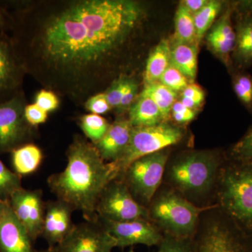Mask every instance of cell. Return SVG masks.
I'll return each mask as SVG.
<instances>
[{"mask_svg":"<svg viewBox=\"0 0 252 252\" xmlns=\"http://www.w3.org/2000/svg\"><path fill=\"white\" fill-rule=\"evenodd\" d=\"M34 103L43 110L49 113L58 109L60 100L57 94L53 91L43 89L36 94Z\"/></svg>","mask_w":252,"mask_h":252,"instance_id":"34","label":"cell"},{"mask_svg":"<svg viewBox=\"0 0 252 252\" xmlns=\"http://www.w3.org/2000/svg\"><path fill=\"white\" fill-rule=\"evenodd\" d=\"M35 252H51L49 249H46V250H35Z\"/></svg>","mask_w":252,"mask_h":252,"instance_id":"43","label":"cell"},{"mask_svg":"<svg viewBox=\"0 0 252 252\" xmlns=\"http://www.w3.org/2000/svg\"><path fill=\"white\" fill-rule=\"evenodd\" d=\"M140 94L152 99L161 112L164 122H167L171 114L172 106L177 99V93L157 81L144 86Z\"/></svg>","mask_w":252,"mask_h":252,"instance_id":"23","label":"cell"},{"mask_svg":"<svg viewBox=\"0 0 252 252\" xmlns=\"http://www.w3.org/2000/svg\"><path fill=\"white\" fill-rule=\"evenodd\" d=\"M26 74L11 37L0 32V103L21 91Z\"/></svg>","mask_w":252,"mask_h":252,"instance_id":"14","label":"cell"},{"mask_svg":"<svg viewBox=\"0 0 252 252\" xmlns=\"http://www.w3.org/2000/svg\"><path fill=\"white\" fill-rule=\"evenodd\" d=\"M128 120L133 127L157 125L164 122L161 112L152 99L140 94L128 110Z\"/></svg>","mask_w":252,"mask_h":252,"instance_id":"22","label":"cell"},{"mask_svg":"<svg viewBox=\"0 0 252 252\" xmlns=\"http://www.w3.org/2000/svg\"><path fill=\"white\" fill-rule=\"evenodd\" d=\"M182 97L192 99L200 105L205 99V94L200 86L191 83L182 91Z\"/></svg>","mask_w":252,"mask_h":252,"instance_id":"39","label":"cell"},{"mask_svg":"<svg viewBox=\"0 0 252 252\" xmlns=\"http://www.w3.org/2000/svg\"><path fill=\"white\" fill-rule=\"evenodd\" d=\"M226 155L220 150L184 151L167 160L162 185L200 207L215 206L220 170Z\"/></svg>","mask_w":252,"mask_h":252,"instance_id":"3","label":"cell"},{"mask_svg":"<svg viewBox=\"0 0 252 252\" xmlns=\"http://www.w3.org/2000/svg\"><path fill=\"white\" fill-rule=\"evenodd\" d=\"M170 64V43L162 39L152 49L147 59L144 73V86L159 81Z\"/></svg>","mask_w":252,"mask_h":252,"instance_id":"20","label":"cell"},{"mask_svg":"<svg viewBox=\"0 0 252 252\" xmlns=\"http://www.w3.org/2000/svg\"><path fill=\"white\" fill-rule=\"evenodd\" d=\"M175 24L174 40L187 44H198L193 14L181 3L176 12Z\"/></svg>","mask_w":252,"mask_h":252,"instance_id":"24","label":"cell"},{"mask_svg":"<svg viewBox=\"0 0 252 252\" xmlns=\"http://www.w3.org/2000/svg\"><path fill=\"white\" fill-rule=\"evenodd\" d=\"M10 206L31 237L35 243L42 233L46 202L40 189L21 188L11 195Z\"/></svg>","mask_w":252,"mask_h":252,"instance_id":"13","label":"cell"},{"mask_svg":"<svg viewBox=\"0 0 252 252\" xmlns=\"http://www.w3.org/2000/svg\"><path fill=\"white\" fill-rule=\"evenodd\" d=\"M159 82L176 93L183 91L189 84L188 79L172 64L162 74Z\"/></svg>","mask_w":252,"mask_h":252,"instance_id":"31","label":"cell"},{"mask_svg":"<svg viewBox=\"0 0 252 252\" xmlns=\"http://www.w3.org/2000/svg\"><path fill=\"white\" fill-rule=\"evenodd\" d=\"M171 148L141 157L130 163L118 179L124 182L135 200L147 207L161 187Z\"/></svg>","mask_w":252,"mask_h":252,"instance_id":"8","label":"cell"},{"mask_svg":"<svg viewBox=\"0 0 252 252\" xmlns=\"http://www.w3.org/2000/svg\"><path fill=\"white\" fill-rule=\"evenodd\" d=\"M6 4L9 36L26 74L78 104L112 84L113 63L130 44L144 14L140 3L131 0Z\"/></svg>","mask_w":252,"mask_h":252,"instance_id":"1","label":"cell"},{"mask_svg":"<svg viewBox=\"0 0 252 252\" xmlns=\"http://www.w3.org/2000/svg\"><path fill=\"white\" fill-rule=\"evenodd\" d=\"M22 187L21 176L9 170L0 160V200H9Z\"/></svg>","mask_w":252,"mask_h":252,"instance_id":"28","label":"cell"},{"mask_svg":"<svg viewBox=\"0 0 252 252\" xmlns=\"http://www.w3.org/2000/svg\"><path fill=\"white\" fill-rule=\"evenodd\" d=\"M11 28V20L2 6H0V32L6 33Z\"/></svg>","mask_w":252,"mask_h":252,"instance_id":"41","label":"cell"},{"mask_svg":"<svg viewBox=\"0 0 252 252\" xmlns=\"http://www.w3.org/2000/svg\"><path fill=\"white\" fill-rule=\"evenodd\" d=\"M233 89L240 100L252 107V79L247 74H239L233 81Z\"/></svg>","mask_w":252,"mask_h":252,"instance_id":"32","label":"cell"},{"mask_svg":"<svg viewBox=\"0 0 252 252\" xmlns=\"http://www.w3.org/2000/svg\"><path fill=\"white\" fill-rule=\"evenodd\" d=\"M139 86L137 81L134 78L129 77L127 79V84L124 96H123L121 103L118 107V112L123 113L126 109H130L131 106L133 104L137 98Z\"/></svg>","mask_w":252,"mask_h":252,"instance_id":"35","label":"cell"},{"mask_svg":"<svg viewBox=\"0 0 252 252\" xmlns=\"http://www.w3.org/2000/svg\"><path fill=\"white\" fill-rule=\"evenodd\" d=\"M117 242L98 220L74 225L69 234L51 252H112Z\"/></svg>","mask_w":252,"mask_h":252,"instance_id":"11","label":"cell"},{"mask_svg":"<svg viewBox=\"0 0 252 252\" xmlns=\"http://www.w3.org/2000/svg\"><path fill=\"white\" fill-rule=\"evenodd\" d=\"M193 238H178L164 235L157 252H195Z\"/></svg>","mask_w":252,"mask_h":252,"instance_id":"30","label":"cell"},{"mask_svg":"<svg viewBox=\"0 0 252 252\" xmlns=\"http://www.w3.org/2000/svg\"><path fill=\"white\" fill-rule=\"evenodd\" d=\"M48 113L35 103L27 104L25 107L24 115L29 125L35 127L44 124L48 119Z\"/></svg>","mask_w":252,"mask_h":252,"instance_id":"37","label":"cell"},{"mask_svg":"<svg viewBox=\"0 0 252 252\" xmlns=\"http://www.w3.org/2000/svg\"><path fill=\"white\" fill-rule=\"evenodd\" d=\"M171 116L176 125L181 126L193 121L195 113V111L185 107L180 101H176L172 107Z\"/></svg>","mask_w":252,"mask_h":252,"instance_id":"38","label":"cell"},{"mask_svg":"<svg viewBox=\"0 0 252 252\" xmlns=\"http://www.w3.org/2000/svg\"><path fill=\"white\" fill-rule=\"evenodd\" d=\"M170 64L193 83L198 69V44L174 40L170 44Z\"/></svg>","mask_w":252,"mask_h":252,"instance_id":"19","label":"cell"},{"mask_svg":"<svg viewBox=\"0 0 252 252\" xmlns=\"http://www.w3.org/2000/svg\"><path fill=\"white\" fill-rule=\"evenodd\" d=\"M207 0H186L181 2L191 14H195L206 6Z\"/></svg>","mask_w":252,"mask_h":252,"instance_id":"40","label":"cell"},{"mask_svg":"<svg viewBox=\"0 0 252 252\" xmlns=\"http://www.w3.org/2000/svg\"><path fill=\"white\" fill-rule=\"evenodd\" d=\"M222 5L223 4L220 1H209L205 7L196 14H193L198 44L216 19L217 15L222 9Z\"/></svg>","mask_w":252,"mask_h":252,"instance_id":"26","label":"cell"},{"mask_svg":"<svg viewBox=\"0 0 252 252\" xmlns=\"http://www.w3.org/2000/svg\"><path fill=\"white\" fill-rule=\"evenodd\" d=\"M84 106L91 114L97 115L106 114L111 109L104 92L94 94L88 99L84 103Z\"/></svg>","mask_w":252,"mask_h":252,"instance_id":"36","label":"cell"},{"mask_svg":"<svg viewBox=\"0 0 252 252\" xmlns=\"http://www.w3.org/2000/svg\"><path fill=\"white\" fill-rule=\"evenodd\" d=\"M235 32L233 61L238 67H249L252 64V16L239 14Z\"/></svg>","mask_w":252,"mask_h":252,"instance_id":"18","label":"cell"},{"mask_svg":"<svg viewBox=\"0 0 252 252\" xmlns=\"http://www.w3.org/2000/svg\"><path fill=\"white\" fill-rule=\"evenodd\" d=\"M195 252H252V234L217 205L203 212L194 235Z\"/></svg>","mask_w":252,"mask_h":252,"instance_id":"6","label":"cell"},{"mask_svg":"<svg viewBox=\"0 0 252 252\" xmlns=\"http://www.w3.org/2000/svg\"><path fill=\"white\" fill-rule=\"evenodd\" d=\"M63 171L50 175L47 185L56 198L82 213L86 220H97V205L104 189L117 178L92 142L80 135L73 137Z\"/></svg>","mask_w":252,"mask_h":252,"instance_id":"2","label":"cell"},{"mask_svg":"<svg viewBox=\"0 0 252 252\" xmlns=\"http://www.w3.org/2000/svg\"><path fill=\"white\" fill-rule=\"evenodd\" d=\"M111 124L107 119L97 114H89L83 116L79 120V126L86 138L95 144L102 140L107 133Z\"/></svg>","mask_w":252,"mask_h":252,"instance_id":"25","label":"cell"},{"mask_svg":"<svg viewBox=\"0 0 252 252\" xmlns=\"http://www.w3.org/2000/svg\"><path fill=\"white\" fill-rule=\"evenodd\" d=\"M132 128L128 119H119L111 124L102 140L94 144L104 161L113 162L120 158L130 142Z\"/></svg>","mask_w":252,"mask_h":252,"instance_id":"17","label":"cell"},{"mask_svg":"<svg viewBox=\"0 0 252 252\" xmlns=\"http://www.w3.org/2000/svg\"><path fill=\"white\" fill-rule=\"evenodd\" d=\"M99 218L122 222L149 219L147 207L140 205L123 181L114 179L104 189L97 205Z\"/></svg>","mask_w":252,"mask_h":252,"instance_id":"10","label":"cell"},{"mask_svg":"<svg viewBox=\"0 0 252 252\" xmlns=\"http://www.w3.org/2000/svg\"><path fill=\"white\" fill-rule=\"evenodd\" d=\"M26 100L22 91L0 103V154L8 153L31 143L34 127L24 115Z\"/></svg>","mask_w":252,"mask_h":252,"instance_id":"9","label":"cell"},{"mask_svg":"<svg viewBox=\"0 0 252 252\" xmlns=\"http://www.w3.org/2000/svg\"><path fill=\"white\" fill-rule=\"evenodd\" d=\"M34 243L9 200H0V252H35Z\"/></svg>","mask_w":252,"mask_h":252,"instance_id":"15","label":"cell"},{"mask_svg":"<svg viewBox=\"0 0 252 252\" xmlns=\"http://www.w3.org/2000/svg\"><path fill=\"white\" fill-rule=\"evenodd\" d=\"M208 208L196 206L164 185L147 206L149 220L162 234L178 238H193L202 214Z\"/></svg>","mask_w":252,"mask_h":252,"instance_id":"5","label":"cell"},{"mask_svg":"<svg viewBox=\"0 0 252 252\" xmlns=\"http://www.w3.org/2000/svg\"><path fill=\"white\" fill-rule=\"evenodd\" d=\"M215 205L252 234V163L227 159L219 177Z\"/></svg>","mask_w":252,"mask_h":252,"instance_id":"4","label":"cell"},{"mask_svg":"<svg viewBox=\"0 0 252 252\" xmlns=\"http://www.w3.org/2000/svg\"><path fill=\"white\" fill-rule=\"evenodd\" d=\"M117 242V248H126L137 245L158 247L164 235L149 219H137L126 221H112L97 219Z\"/></svg>","mask_w":252,"mask_h":252,"instance_id":"12","label":"cell"},{"mask_svg":"<svg viewBox=\"0 0 252 252\" xmlns=\"http://www.w3.org/2000/svg\"><path fill=\"white\" fill-rule=\"evenodd\" d=\"M239 11V14L250 15L252 16V1H243L236 3L233 6Z\"/></svg>","mask_w":252,"mask_h":252,"instance_id":"42","label":"cell"},{"mask_svg":"<svg viewBox=\"0 0 252 252\" xmlns=\"http://www.w3.org/2000/svg\"><path fill=\"white\" fill-rule=\"evenodd\" d=\"M130 77H122L113 81L108 89L104 91L107 102L111 108L118 109L125 92L127 79Z\"/></svg>","mask_w":252,"mask_h":252,"instance_id":"33","label":"cell"},{"mask_svg":"<svg viewBox=\"0 0 252 252\" xmlns=\"http://www.w3.org/2000/svg\"><path fill=\"white\" fill-rule=\"evenodd\" d=\"M134 252V251H133V250H130V252Z\"/></svg>","mask_w":252,"mask_h":252,"instance_id":"44","label":"cell"},{"mask_svg":"<svg viewBox=\"0 0 252 252\" xmlns=\"http://www.w3.org/2000/svg\"><path fill=\"white\" fill-rule=\"evenodd\" d=\"M225 155L231 161L252 163V126L225 152Z\"/></svg>","mask_w":252,"mask_h":252,"instance_id":"27","label":"cell"},{"mask_svg":"<svg viewBox=\"0 0 252 252\" xmlns=\"http://www.w3.org/2000/svg\"><path fill=\"white\" fill-rule=\"evenodd\" d=\"M72 207L56 198L45 203L44 223L41 237L46 240L48 249L51 250L69 234L74 225Z\"/></svg>","mask_w":252,"mask_h":252,"instance_id":"16","label":"cell"},{"mask_svg":"<svg viewBox=\"0 0 252 252\" xmlns=\"http://www.w3.org/2000/svg\"><path fill=\"white\" fill-rule=\"evenodd\" d=\"M11 154L14 172L21 177L36 172L43 160L40 148L33 143L21 146Z\"/></svg>","mask_w":252,"mask_h":252,"instance_id":"21","label":"cell"},{"mask_svg":"<svg viewBox=\"0 0 252 252\" xmlns=\"http://www.w3.org/2000/svg\"><path fill=\"white\" fill-rule=\"evenodd\" d=\"M207 42L212 51L217 54L221 61L229 66L231 62V57L234 51L235 46L230 44L222 37L220 34L212 30L207 36Z\"/></svg>","mask_w":252,"mask_h":252,"instance_id":"29","label":"cell"},{"mask_svg":"<svg viewBox=\"0 0 252 252\" xmlns=\"http://www.w3.org/2000/svg\"><path fill=\"white\" fill-rule=\"evenodd\" d=\"M187 137V130L184 127L168 122L136 126L132 128L130 142L124 153L117 161L109 163L117 178L137 159L179 145Z\"/></svg>","mask_w":252,"mask_h":252,"instance_id":"7","label":"cell"}]
</instances>
